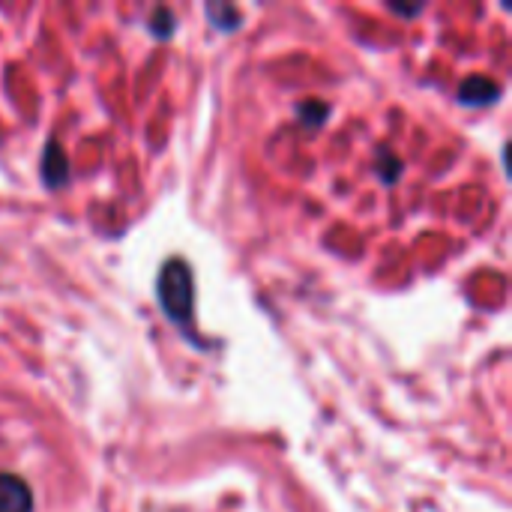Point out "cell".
<instances>
[{
    "mask_svg": "<svg viewBox=\"0 0 512 512\" xmlns=\"http://www.w3.org/2000/svg\"><path fill=\"white\" fill-rule=\"evenodd\" d=\"M156 294L168 321H174L177 327H189L195 312V279H192V267L183 258H171L162 264L156 279Z\"/></svg>",
    "mask_w": 512,
    "mask_h": 512,
    "instance_id": "1",
    "label": "cell"
},
{
    "mask_svg": "<svg viewBox=\"0 0 512 512\" xmlns=\"http://www.w3.org/2000/svg\"><path fill=\"white\" fill-rule=\"evenodd\" d=\"M498 96H501V84L492 81L489 75H471L459 87V102L468 108H486V105L498 102Z\"/></svg>",
    "mask_w": 512,
    "mask_h": 512,
    "instance_id": "2",
    "label": "cell"
},
{
    "mask_svg": "<svg viewBox=\"0 0 512 512\" xmlns=\"http://www.w3.org/2000/svg\"><path fill=\"white\" fill-rule=\"evenodd\" d=\"M0 512H33V492L15 474H0Z\"/></svg>",
    "mask_w": 512,
    "mask_h": 512,
    "instance_id": "3",
    "label": "cell"
},
{
    "mask_svg": "<svg viewBox=\"0 0 512 512\" xmlns=\"http://www.w3.org/2000/svg\"><path fill=\"white\" fill-rule=\"evenodd\" d=\"M42 180H45L48 189H63L69 183V159H66V150L57 141H48V147H45Z\"/></svg>",
    "mask_w": 512,
    "mask_h": 512,
    "instance_id": "4",
    "label": "cell"
},
{
    "mask_svg": "<svg viewBox=\"0 0 512 512\" xmlns=\"http://www.w3.org/2000/svg\"><path fill=\"white\" fill-rule=\"evenodd\" d=\"M327 114H330V105L321 102V99H306V102L297 105V117H300V123H306V126H321Z\"/></svg>",
    "mask_w": 512,
    "mask_h": 512,
    "instance_id": "5",
    "label": "cell"
},
{
    "mask_svg": "<svg viewBox=\"0 0 512 512\" xmlns=\"http://www.w3.org/2000/svg\"><path fill=\"white\" fill-rule=\"evenodd\" d=\"M174 30H177V18H174V12H171V9H165V6H159V9L150 15V33H153V36H159V39H171V36H174Z\"/></svg>",
    "mask_w": 512,
    "mask_h": 512,
    "instance_id": "6",
    "label": "cell"
},
{
    "mask_svg": "<svg viewBox=\"0 0 512 512\" xmlns=\"http://www.w3.org/2000/svg\"><path fill=\"white\" fill-rule=\"evenodd\" d=\"M207 15L216 21L219 30H237L240 27V12L234 6H216V3H210L207 6Z\"/></svg>",
    "mask_w": 512,
    "mask_h": 512,
    "instance_id": "7",
    "label": "cell"
}]
</instances>
